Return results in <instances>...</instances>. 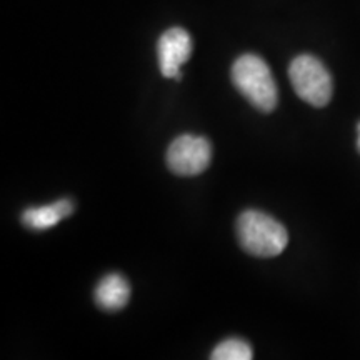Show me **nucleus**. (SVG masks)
I'll use <instances>...</instances> for the list:
<instances>
[{"label":"nucleus","instance_id":"nucleus-1","mask_svg":"<svg viewBox=\"0 0 360 360\" xmlns=\"http://www.w3.org/2000/svg\"><path fill=\"white\" fill-rule=\"evenodd\" d=\"M237 238L247 254L259 259L277 257L289 244L287 229L260 210H245L238 215Z\"/></svg>","mask_w":360,"mask_h":360},{"label":"nucleus","instance_id":"nucleus-2","mask_svg":"<svg viewBox=\"0 0 360 360\" xmlns=\"http://www.w3.org/2000/svg\"><path fill=\"white\" fill-rule=\"evenodd\" d=\"M231 77L238 92L260 112H272L277 107L278 92L272 72L262 57L244 53L233 62Z\"/></svg>","mask_w":360,"mask_h":360},{"label":"nucleus","instance_id":"nucleus-3","mask_svg":"<svg viewBox=\"0 0 360 360\" xmlns=\"http://www.w3.org/2000/svg\"><path fill=\"white\" fill-rule=\"evenodd\" d=\"M289 77L295 94L304 102L314 107H326L330 102L334 92L332 75L317 57L309 53L295 57L290 62Z\"/></svg>","mask_w":360,"mask_h":360},{"label":"nucleus","instance_id":"nucleus-4","mask_svg":"<svg viewBox=\"0 0 360 360\" xmlns=\"http://www.w3.org/2000/svg\"><path fill=\"white\" fill-rule=\"evenodd\" d=\"M212 159V147L205 137L180 135L170 143L167 155L169 169L180 177H195L205 172Z\"/></svg>","mask_w":360,"mask_h":360},{"label":"nucleus","instance_id":"nucleus-5","mask_svg":"<svg viewBox=\"0 0 360 360\" xmlns=\"http://www.w3.org/2000/svg\"><path fill=\"white\" fill-rule=\"evenodd\" d=\"M192 39L186 29L172 27L160 35L157 42L159 67L165 79H182L180 67L192 56Z\"/></svg>","mask_w":360,"mask_h":360},{"label":"nucleus","instance_id":"nucleus-6","mask_svg":"<svg viewBox=\"0 0 360 360\" xmlns=\"http://www.w3.org/2000/svg\"><path fill=\"white\" fill-rule=\"evenodd\" d=\"M74 212V204L69 199L53 202L51 205L30 207L22 214V224L34 232H44Z\"/></svg>","mask_w":360,"mask_h":360},{"label":"nucleus","instance_id":"nucleus-7","mask_svg":"<svg viewBox=\"0 0 360 360\" xmlns=\"http://www.w3.org/2000/svg\"><path fill=\"white\" fill-rule=\"evenodd\" d=\"M96 304L105 312H119L130 299V285L120 274H109L97 283L96 292Z\"/></svg>","mask_w":360,"mask_h":360},{"label":"nucleus","instance_id":"nucleus-8","mask_svg":"<svg viewBox=\"0 0 360 360\" xmlns=\"http://www.w3.org/2000/svg\"><path fill=\"white\" fill-rule=\"evenodd\" d=\"M252 347L242 339H227L220 342L214 352L210 354L212 360H250Z\"/></svg>","mask_w":360,"mask_h":360},{"label":"nucleus","instance_id":"nucleus-9","mask_svg":"<svg viewBox=\"0 0 360 360\" xmlns=\"http://www.w3.org/2000/svg\"><path fill=\"white\" fill-rule=\"evenodd\" d=\"M357 130H359V139H357V147H359V150H360V124L357 125Z\"/></svg>","mask_w":360,"mask_h":360}]
</instances>
